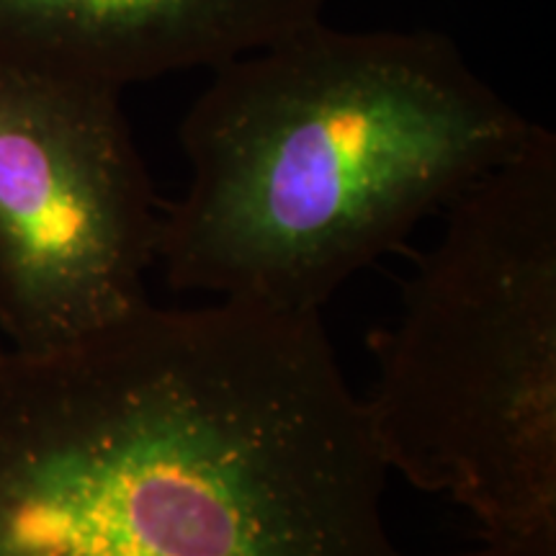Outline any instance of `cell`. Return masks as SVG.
I'll return each instance as SVG.
<instances>
[{
    "label": "cell",
    "mask_w": 556,
    "mask_h": 556,
    "mask_svg": "<svg viewBox=\"0 0 556 556\" xmlns=\"http://www.w3.org/2000/svg\"><path fill=\"white\" fill-rule=\"evenodd\" d=\"M319 315L148 302L0 345V556H415Z\"/></svg>",
    "instance_id": "6da1fadb"
},
{
    "label": "cell",
    "mask_w": 556,
    "mask_h": 556,
    "mask_svg": "<svg viewBox=\"0 0 556 556\" xmlns=\"http://www.w3.org/2000/svg\"><path fill=\"white\" fill-rule=\"evenodd\" d=\"M371 336L364 400L389 475L443 495L486 556H556V137L451 204Z\"/></svg>",
    "instance_id": "3957f363"
},
{
    "label": "cell",
    "mask_w": 556,
    "mask_h": 556,
    "mask_svg": "<svg viewBox=\"0 0 556 556\" xmlns=\"http://www.w3.org/2000/svg\"><path fill=\"white\" fill-rule=\"evenodd\" d=\"M163 206L119 90L0 67V332L45 351L150 302Z\"/></svg>",
    "instance_id": "277c9868"
},
{
    "label": "cell",
    "mask_w": 556,
    "mask_h": 556,
    "mask_svg": "<svg viewBox=\"0 0 556 556\" xmlns=\"http://www.w3.org/2000/svg\"><path fill=\"white\" fill-rule=\"evenodd\" d=\"M330 0H0V67L119 90L217 70L323 18Z\"/></svg>",
    "instance_id": "5b68a950"
},
{
    "label": "cell",
    "mask_w": 556,
    "mask_h": 556,
    "mask_svg": "<svg viewBox=\"0 0 556 556\" xmlns=\"http://www.w3.org/2000/svg\"><path fill=\"white\" fill-rule=\"evenodd\" d=\"M539 127L446 34L319 18L217 67L191 103L157 263L176 291L319 315Z\"/></svg>",
    "instance_id": "7a4b0ae2"
}]
</instances>
